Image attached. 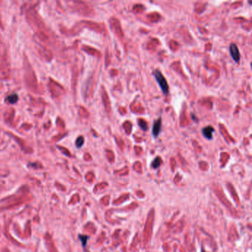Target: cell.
Returning a JSON list of instances; mask_svg holds the SVG:
<instances>
[{"label":"cell","instance_id":"52a82bcc","mask_svg":"<svg viewBox=\"0 0 252 252\" xmlns=\"http://www.w3.org/2000/svg\"><path fill=\"white\" fill-rule=\"evenodd\" d=\"M161 159L160 157H158L156 158L154 160V161H152V166L154 169H156L158 167H159L160 166H161Z\"/></svg>","mask_w":252,"mask_h":252},{"label":"cell","instance_id":"6da1fadb","mask_svg":"<svg viewBox=\"0 0 252 252\" xmlns=\"http://www.w3.org/2000/svg\"><path fill=\"white\" fill-rule=\"evenodd\" d=\"M154 76L155 78L156 81L159 84L160 87H161V90L165 95H167L169 93V85L167 81H166V79L164 78V76H163V74L161 72L158 70H156L154 72Z\"/></svg>","mask_w":252,"mask_h":252},{"label":"cell","instance_id":"7a4b0ae2","mask_svg":"<svg viewBox=\"0 0 252 252\" xmlns=\"http://www.w3.org/2000/svg\"><path fill=\"white\" fill-rule=\"evenodd\" d=\"M230 53H231V57L234 59V62H238L240 59V54L238 47L235 44H231L230 46Z\"/></svg>","mask_w":252,"mask_h":252},{"label":"cell","instance_id":"3957f363","mask_svg":"<svg viewBox=\"0 0 252 252\" xmlns=\"http://www.w3.org/2000/svg\"><path fill=\"white\" fill-rule=\"evenodd\" d=\"M214 132V127L212 126H208V127H205L202 129L203 135L208 139V140H211L213 138V133Z\"/></svg>","mask_w":252,"mask_h":252},{"label":"cell","instance_id":"ba28073f","mask_svg":"<svg viewBox=\"0 0 252 252\" xmlns=\"http://www.w3.org/2000/svg\"><path fill=\"white\" fill-rule=\"evenodd\" d=\"M76 144L78 148L81 147L83 144H84V138H83L82 136H80V137L78 138L77 140H76Z\"/></svg>","mask_w":252,"mask_h":252},{"label":"cell","instance_id":"9c48e42d","mask_svg":"<svg viewBox=\"0 0 252 252\" xmlns=\"http://www.w3.org/2000/svg\"><path fill=\"white\" fill-rule=\"evenodd\" d=\"M79 238H80V240H81V241L82 242L83 246H86L87 242V239H88L87 237V236H79Z\"/></svg>","mask_w":252,"mask_h":252},{"label":"cell","instance_id":"277c9868","mask_svg":"<svg viewBox=\"0 0 252 252\" xmlns=\"http://www.w3.org/2000/svg\"><path fill=\"white\" fill-rule=\"evenodd\" d=\"M161 129V118H159L158 120L155 122L154 125L152 127V135L155 138H157L159 135Z\"/></svg>","mask_w":252,"mask_h":252},{"label":"cell","instance_id":"5b68a950","mask_svg":"<svg viewBox=\"0 0 252 252\" xmlns=\"http://www.w3.org/2000/svg\"><path fill=\"white\" fill-rule=\"evenodd\" d=\"M138 123L139 127H140L143 130H144V131L147 130L148 126H147V124H146V121H144L143 118H139L138 120Z\"/></svg>","mask_w":252,"mask_h":252},{"label":"cell","instance_id":"8992f818","mask_svg":"<svg viewBox=\"0 0 252 252\" xmlns=\"http://www.w3.org/2000/svg\"><path fill=\"white\" fill-rule=\"evenodd\" d=\"M7 101L10 104H14L18 101V95L16 94H12L7 98Z\"/></svg>","mask_w":252,"mask_h":252}]
</instances>
